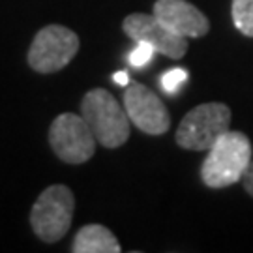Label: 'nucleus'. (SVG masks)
Returning <instances> with one entry per match:
<instances>
[{"label":"nucleus","mask_w":253,"mask_h":253,"mask_svg":"<svg viewBox=\"0 0 253 253\" xmlns=\"http://www.w3.org/2000/svg\"><path fill=\"white\" fill-rule=\"evenodd\" d=\"M252 143L242 131H227L208 148L201 165V178L208 188H227L242 180L252 163Z\"/></svg>","instance_id":"1"},{"label":"nucleus","mask_w":253,"mask_h":253,"mask_svg":"<svg viewBox=\"0 0 253 253\" xmlns=\"http://www.w3.org/2000/svg\"><path fill=\"white\" fill-rule=\"evenodd\" d=\"M81 115L96 135V141L105 148H118L127 141L129 117L111 92L103 88L86 92L81 101Z\"/></svg>","instance_id":"2"},{"label":"nucleus","mask_w":253,"mask_h":253,"mask_svg":"<svg viewBox=\"0 0 253 253\" xmlns=\"http://www.w3.org/2000/svg\"><path fill=\"white\" fill-rule=\"evenodd\" d=\"M75 199L68 186L53 184L40 193L30 210V225L40 240L54 244L66 236L73 221Z\"/></svg>","instance_id":"3"},{"label":"nucleus","mask_w":253,"mask_h":253,"mask_svg":"<svg viewBox=\"0 0 253 253\" xmlns=\"http://www.w3.org/2000/svg\"><path fill=\"white\" fill-rule=\"evenodd\" d=\"M231 109L225 103H203L182 118L176 129V143L186 150H208L219 137L229 131Z\"/></svg>","instance_id":"4"},{"label":"nucleus","mask_w":253,"mask_h":253,"mask_svg":"<svg viewBox=\"0 0 253 253\" xmlns=\"http://www.w3.org/2000/svg\"><path fill=\"white\" fill-rule=\"evenodd\" d=\"M79 51V36L62 27L49 25L36 34L28 49V64L38 73H54L64 70Z\"/></svg>","instance_id":"5"},{"label":"nucleus","mask_w":253,"mask_h":253,"mask_svg":"<svg viewBox=\"0 0 253 253\" xmlns=\"http://www.w3.org/2000/svg\"><path fill=\"white\" fill-rule=\"evenodd\" d=\"M49 143L62 162L79 165L94 156L98 141L83 115L62 113L49 127Z\"/></svg>","instance_id":"6"},{"label":"nucleus","mask_w":253,"mask_h":253,"mask_svg":"<svg viewBox=\"0 0 253 253\" xmlns=\"http://www.w3.org/2000/svg\"><path fill=\"white\" fill-rule=\"evenodd\" d=\"M124 109L129 122L148 135H163L171 126V117L163 101L141 83H129L126 86Z\"/></svg>","instance_id":"7"},{"label":"nucleus","mask_w":253,"mask_h":253,"mask_svg":"<svg viewBox=\"0 0 253 253\" xmlns=\"http://www.w3.org/2000/svg\"><path fill=\"white\" fill-rule=\"evenodd\" d=\"M122 30L135 42H148L156 49V53H162L167 58L178 60L188 51V38L172 32L167 25H163L156 15L146 13H131L124 19Z\"/></svg>","instance_id":"8"},{"label":"nucleus","mask_w":253,"mask_h":253,"mask_svg":"<svg viewBox=\"0 0 253 253\" xmlns=\"http://www.w3.org/2000/svg\"><path fill=\"white\" fill-rule=\"evenodd\" d=\"M152 13L184 38H203L210 30L207 15L188 0H158Z\"/></svg>","instance_id":"9"},{"label":"nucleus","mask_w":253,"mask_h":253,"mask_svg":"<svg viewBox=\"0 0 253 253\" xmlns=\"http://www.w3.org/2000/svg\"><path fill=\"white\" fill-rule=\"evenodd\" d=\"M120 250L117 236L98 223L81 227L72 246L73 253H120Z\"/></svg>","instance_id":"10"},{"label":"nucleus","mask_w":253,"mask_h":253,"mask_svg":"<svg viewBox=\"0 0 253 253\" xmlns=\"http://www.w3.org/2000/svg\"><path fill=\"white\" fill-rule=\"evenodd\" d=\"M233 23L248 38H253V0H233Z\"/></svg>","instance_id":"11"},{"label":"nucleus","mask_w":253,"mask_h":253,"mask_svg":"<svg viewBox=\"0 0 253 253\" xmlns=\"http://www.w3.org/2000/svg\"><path fill=\"white\" fill-rule=\"evenodd\" d=\"M186 81H188V72L182 70V68H172V70L162 75V88L169 96H174V94L180 92Z\"/></svg>","instance_id":"12"},{"label":"nucleus","mask_w":253,"mask_h":253,"mask_svg":"<svg viewBox=\"0 0 253 253\" xmlns=\"http://www.w3.org/2000/svg\"><path fill=\"white\" fill-rule=\"evenodd\" d=\"M154 53H156V49L148 42H137L135 49L129 53L127 60H129V64L133 68H143V66H146V64L152 60Z\"/></svg>","instance_id":"13"},{"label":"nucleus","mask_w":253,"mask_h":253,"mask_svg":"<svg viewBox=\"0 0 253 253\" xmlns=\"http://www.w3.org/2000/svg\"><path fill=\"white\" fill-rule=\"evenodd\" d=\"M242 186H244V190L253 197V160H252V163L248 165L244 176H242Z\"/></svg>","instance_id":"14"},{"label":"nucleus","mask_w":253,"mask_h":253,"mask_svg":"<svg viewBox=\"0 0 253 253\" xmlns=\"http://www.w3.org/2000/svg\"><path fill=\"white\" fill-rule=\"evenodd\" d=\"M113 81L117 83L118 86H127L129 84V77H127L126 72H118L113 75Z\"/></svg>","instance_id":"15"}]
</instances>
